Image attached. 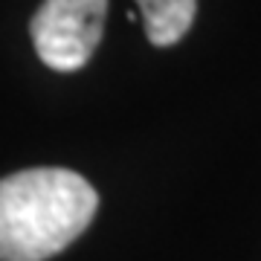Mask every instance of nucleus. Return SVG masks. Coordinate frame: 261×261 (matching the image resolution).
Wrapping results in <instances>:
<instances>
[{"mask_svg":"<svg viewBox=\"0 0 261 261\" xmlns=\"http://www.w3.org/2000/svg\"><path fill=\"white\" fill-rule=\"evenodd\" d=\"M96 192L79 171L23 168L0 180V261H47L93 224Z\"/></svg>","mask_w":261,"mask_h":261,"instance_id":"f257e3e1","label":"nucleus"},{"mask_svg":"<svg viewBox=\"0 0 261 261\" xmlns=\"http://www.w3.org/2000/svg\"><path fill=\"white\" fill-rule=\"evenodd\" d=\"M108 0H44L29 20L38 58L56 73L82 70L102 44Z\"/></svg>","mask_w":261,"mask_h":261,"instance_id":"f03ea898","label":"nucleus"},{"mask_svg":"<svg viewBox=\"0 0 261 261\" xmlns=\"http://www.w3.org/2000/svg\"><path fill=\"white\" fill-rule=\"evenodd\" d=\"M140 9L145 38L154 47H174L197 15V0H134Z\"/></svg>","mask_w":261,"mask_h":261,"instance_id":"7ed1b4c3","label":"nucleus"}]
</instances>
